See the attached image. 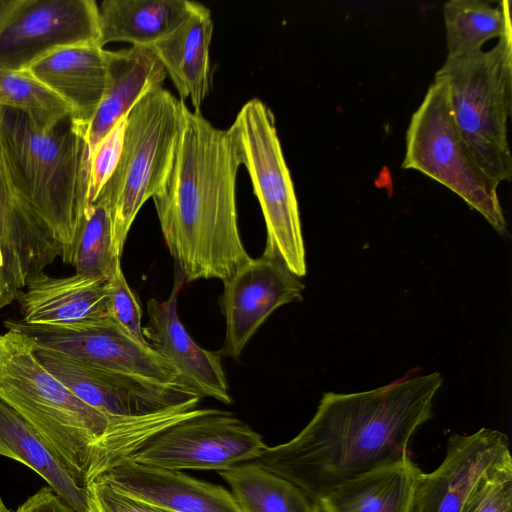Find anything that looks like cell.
<instances>
[{
	"mask_svg": "<svg viewBox=\"0 0 512 512\" xmlns=\"http://www.w3.org/2000/svg\"><path fill=\"white\" fill-rule=\"evenodd\" d=\"M442 383L434 372L364 392H327L293 439L267 446L253 462L316 502L343 481L410 457V439L432 417Z\"/></svg>",
	"mask_w": 512,
	"mask_h": 512,
	"instance_id": "obj_1",
	"label": "cell"
},
{
	"mask_svg": "<svg viewBox=\"0 0 512 512\" xmlns=\"http://www.w3.org/2000/svg\"><path fill=\"white\" fill-rule=\"evenodd\" d=\"M240 166L229 129L216 128L185 105L171 171L152 198L165 244L184 282H224L252 259L238 227Z\"/></svg>",
	"mask_w": 512,
	"mask_h": 512,
	"instance_id": "obj_2",
	"label": "cell"
},
{
	"mask_svg": "<svg viewBox=\"0 0 512 512\" xmlns=\"http://www.w3.org/2000/svg\"><path fill=\"white\" fill-rule=\"evenodd\" d=\"M0 401L35 429L85 489L155 435L186 418L181 409L139 418L107 417L44 368L34 355L32 340L12 329L0 335Z\"/></svg>",
	"mask_w": 512,
	"mask_h": 512,
	"instance_id": "obj_3",
	"label": "cell"
},
{
	"mask_svg": "<svg viewBox=\"0 0 512 512\" xmlns=\"http://www.w3.org/2000/svg\"><path fill=\"white\" fill-rule=\"evenodd\" d=\"M86 129L73 115L42 126L2 107L0 145L12 186L59 242L67 264L89 204Z\"/></svg>",
	"mask_w": 512,
	"mask_h": 512,
	"instance_id": "obj_4",
	"label": "cell"
},
{
	"mask_svg": "<svg viewBox=\"0 0 512 512\" xmlns=\"http://www.w3.org/2000/svg\"><path fill=\"white\" fill-rule=\"evenodd\" d=\"M436 76L447 84L455 122L478 166L497 188L511 180L512 27L488 51L446 59Z\"/></svg>",
	"mask_w": 512,
	"mask_h": 512,
	"instance_id": "obj_5",
	"label": "cell"
},
{
	"mask_svg": "<svg viewBox=\"0 0 512 512\" xmlns=\"http://www.w3.org/2000/svg\"><path fill=\"white\" fill-rule=\"evenodd\" d=\"M184 106L183 100L160 88L142 97L126 116L120 160L99 194L110 208L113 247L119 257L139 210L169 176Z\"/></svg>",
	"mask_w": 512,
	"mask_h": 512,
	"instance_id": "obj_6",
	"label": "cell"
},
{
	"mask_svg": "<svg viewBox=\"0 0 512 512\" xmlns=\"http://www.w3.org/2000/svg\"><path fill=\"white\" fill-rule=\"evenodd\" d=\"M228 129L263 213V254L280 259L297 277L304 276L305 248L298 203L274 114L262 100L253 98L242 106Z\"/></svg>",
	"mask_w": 512,
	"mask_h": 512,
	"instance_id": "obj_7",
	"label": "cell"
},
{
	"mask_svg": "<svg viewBox=\"0 0 512 512\" xmlns=\"http://www.w3.org/2000/svg\"><path fill=\"white\" fill-rule=\"evenodd\" d=\"M403 169L427 175L459 195L500 234L507 231L497 187L473 158L455 122L445 80L435 75L406 133Z\"/></svg>",
	"mask_w": 512,
	"mask_h": 512,
	"instance_id": "obj_8",
	"label": "cell"
},
{
	"mask_svg": "<svg viewBox=\"0 0 512 512\" xmlns=\"http://www.w3.org/2000/svg\"><path fill=\"white\" fill-rule=\"evenodd\" d=\"M267 445L234 415L205 408L151 438L130 458L170 470H227L257 459Z\"/></svg>",
	"mask_w": 512,
	"mask_h": 512,
	"instance_id": "obj_9",
	"label": "cell"
},
{
	"mask_svg": "<svg viewBox=\"0 0 512 512\" xmlns=\"http://www.w3.org/2000/svg\"><path fill=\"white\" fill-rule=\"evenodd\" d=\"M94 0H6L0 12V69L23 71L62 47L97 44Z\"/></svg>",
	"mask_w": 512,
	"mask_h": 512,
	"instance_id": "obj_10",
	"label": "cell"
},
{
	"mask_svg": "<svg viewBox=\"0 0 512 512\" xmlns=\"http://www.w3.org/2000/svg\"><path fill=\"white\" fill-rule=\"evenodd\" d=\"M33 352L75 396L109 418H139L181 407L197 408L200 400L178 384L99 368L34 343Z\"/></svg>",
	"mask_w": 512,
	"mask_h": 512,
	"instance_id": "obj_11",
	"label": "cell"
},
{
	"mask_svg": "<svg viewBox=\"0 0 512 512\" xmlns=\"http://www.w3.org/2000/svg\"><path fill=\"white\" fill-rule=\"evenodd\" d=\"M4 325L23 333L38 347L89 365L183 386L174 370L150 345L133 340L111 318L69 325L8 320Z\"/></svg>",
	"mask_w": 512,
	"mask_h": 512,
	"instance_id": "obj_12",
	"label": "cell"
},
{
	"mask_svg": "<svg viewBox=\"0 0 512 512\" xmlns=\"http://www.w3.org/2000/svg\"><path fill=\"white\" fill-rule=\"evenodd\" d=\"M220 308L226 330L221 356L238 359L266 319L282 305L302 300L304 285L278 258L262 254L223 282Z\"/></svg>",
	"mask_w": 512,
	"mask_h": 512,
	"instance_id": "obj_13",
	"label": "cell"
},
{
	"mask_svg": "<svg viewBox=\"0 0 512 512\" xmlns=\"http://www.w3.org/2000/svg\"><path fill=\"white\" fill-rule=\"evenodd\" d=\"M510 456L508 437L500 431L452 434L443 462L430 473L422 472L411 512H461L480 477Z\"/></svg>",
	"mask_w": 512,
	"mask_h": 512,
	"instance_id": "obj_14",
	"label": "cell"
},
{
	"mask_svg": "<svg viewBox=\"0 0 512 512\" xmlns=\"http://www.w3.org/2000/svg\"><path fill=\"white\" fill-rule=\"evenodd\" d=\"M184 279L176 275L166 300L147 302L148 323L143 333L151 348L174 370L181 384L201 397H210L224 404L232 398L219 351L199 346L181 322L177 300Z\"/></svg>",
	"mask_w": 512,
	"mask_h": 512,
	"instance_id": "obj_15",
	"label": "cell"
},
{
	"mask_svg": "<svg viewBox=\"0 0 512 512\" xmlns=\"http://www.w3.org/2000/svg\"><path fill=\"white\" fill-rule=\"evenodd\" d=\"M56 243L14 190L0 145V309L12 303L28 278L51 264Z\"/></svg>",
	"mask_w": 512,
	"mask_h": 512,
	"instance_id": "obj_16",
	"label": "cell"
},
{
	"mask_svg": "<svg viewBox=\"0 0 512 512\" xmlns=\"http://www.w3.org/2000/svg\"><path fill=\"white\" fill-rule=\"evenodd\" d=\"M99 476L128 497L166 512H241L232 493L219 485L130 457Z\"/></svg>",
	"mask_w": 512,
	"mask_h": 512,
	"instance_id": "obj_17",
	"label": "cell"
},
{
	"mask_svg": "<svg viewBox=\"0 0 512 512\" xmlns=\"http://www.w3.org/2000/svg\"><path fill=\"white\" fill-rule=\"evenodd\" d=\"M28 324L69 325L111 318L107 279L75 273L51 277L32 274L16 299Z\"/></svg>",
	"mask_w": 512,
	"mask_h": 512,
	"instance_id": "obj_18",
	"label": "cell"
},
{
	"mask_svg": "<svg viewBox=\"0 0 512 512\" xmlns=\"http://www.w3.org/2000/svg\"><path fill=\"white\" fill-rule=\"evenodd\" d=\"M58 95L74 118L88 125L102 99L108 74V50L97 44L59 48L23 70Z\"/></svg>",
	"mask_w": 512,
	"mask_h": 512,
	"instance_id": "obj_19",
	"label": "cell"
},
{
	"mask_svg": "<svg viewBox=\"0 0 512 512\" xmlns=\"http://www.w3.org/2000/svg\"><path fill=\"white\" fill-rule=\"evenodd\" d=\"M167 73L150 47L108 51V74L99 106L87 125L90 154L101 139L127 116L147 93L163 88Z\"/></svg>",
	"mask_w": 512,
	"mask_h": 512,
	"instance_id": "obj_20",
	"label": "cell"
},
{
	"mask_svg": "<svg viewBox=\"0 0 512 512\" xmlns=\"http://www.w3.org/2000/svg\"><path fill=\"white\" fill-rule=\"evenodd\" d=\"M212 34L210 10L195 2L190 13L174 30L150 47L181 100L189 99L197 113H200L212 85L209 56Z\"/></svg>",
	"mask_w": 512,
	"mask_h": 512,
	"instance_id": "obj_21",
	"label": "cell"
},
{
	"mask_svg": "<svg viewBox=\"0 0 512 512\" xmlns=\"http://www.w3.org/2000/svg\"><path fill=\"white\" fill-rule=\"evenodd\" d=\"M421 474L407 457L335 485L316 503L319 512H411Z\"/></svg>",
	"mask_w": 512,
	"mask_h": 512,
	"instance_id": "obj_22",
	"label": "cell"
},
{
	"mask_svg": "<svg viewBox=\"0 0 512 512\" xmlns=\"http://www.w3.org/2000/svg\"><path fill=\"white\" fill-rule=\"evenodd\" d=\"M0 455L31 468L77 512H96L88 489L76 484L49 444L26 420L2 401Z\"/></svg>",
	"mask_w": 512,
	"mask_h": 512,
	"instance_id": "obj_23",
	"label": "cell"
},
{
	"mask_svg": "<svg viewBox=\"0 0 512 512\" xmlns=\"http://www.w3.org/2000/svg\"><path fill=\"white\" fill-rule=\"evenodd\" d=\"M188 0H105L98 5V46L127 42L151 47L170 34L194 6Z\"/></svg>",
	"mask_w": 512,
	"mask_h": 512,
	"instance_id": "obj_24",
	"label": "cell"
},
{
	"mask_svg": "<svg viewBox=\"0 0 512 512\" xmlns=\"http://www.w3.org/2000/svg\"><path fill=\"white\" fill-rule=\"evenodd\" d=\"M218 473L241 512H319L317 503L299 487L253 461Z\"/></svg>",
	"mask_w": 512,
	"mask_h": 512,
	"instance_id": "obj_25",
	"label": "cell"
},
{
	"mask_svg": "<svg viewBox=\"0 0 512 512\" xmlns=\"http://www.w3.org/2000/svg\"><path fill=\"white\" fill-rule=\"evenodd\" d=\"M447 58L456 59L482 50L485 42L511 28L510 1L493 5L483 0H450L443 7Z\"/></svg>",
	"mask_w": 512,
	"mask_h": 512,
	"instance_id": "obj_26",
	"label": "cell"
},
{
	"mask_svg": "<svg viewBox=\"0 0 512 512\" xmlns=\"http://www.w3.org/2000/svg\"><path fill=\"white\" fill-rule=\"evenodd\" d=\"M113 247V226L107 200L99 195L88 204L68 264L75 273L108 279L120 261Z\"/></svg>",
	"mask_w": 512,
	"mask_h": 512,
	"instance_id": "obj_27",
	"label": "cell"
},
{
	"mask_svg": "<svg viewBox=\"0 0 512 512\" xmlns=\"http://www.w3.org/2000/svg\"><path fill=\"white\" fill-rule=\"evenodd\" d=\"M0 107L22 111L42 126L74 116L65 101L26 71L0 69Z\"/></svg>",
	"mask_w": 512,
	"mask_h": 512,
	"instance_id": "obj_28",
	"label": "cell"
},
{
	"mask_svg": "<svg viewBox=\"0 0 512 512\" xmlns=\"http://www.w3.org/2000/svg\"><path fill=\"white\" fill-rule=\"evenodd\" d=\"M461 512H512L511 456L493 465L480 477Z\"/></svg>",
	"mask_w": 512,
	"mask_h": 512,
	"instance_id": "obj_29",
	"label": "cell"
},
{
	"mask_svg": "<svg viewBox=\"0 0 512 512\" xmlns=\"http://www.w3.org/2000/svg\"><path fill=\"white\" fill-rule=\"evenodd\" d=\"M107 289L111 319L133 340L149 345L143 333L141 306L126 281L120 261L107 279Z\"/></svg>",
	"mask_w": 512,
	"mask_h": 512,
	"instance_id": "obj_30",
	"label": "cell"
},
{
	"mask_svg": "<svg viewBox=\"0 0 512 512\" xmlns=\"http://www.w3.org/2000/svg\"><path fill=\"white\" fill-rule=\"evenodd\" d=\"M126 116L96 145L89 158V203L95 201L111 178L121 157Z\"/></svg>",
	"mask_w": 512,
	"mask_h": 512,
	"instance_id": "obj_31",
	"label": "cell"
},
{
	"mask_svg": "<svg viewBox=\"0 0 512 512\" xmlns=\"http://www.w3.org/2000/svg\"><path fill=\"white\" fill-rule=\"evenodd\" d=\"M87 489L96 512H166L128 497L102 476L91 481Z\"/></svg>",
	"mask_w": 512,
	"mask_h": 512,
	"instance_id": "obj_32",
	"label": "cell"
},
{
	"mask_svg": "<svg viewBox=\"0 0 512 512\" xmlns=\"http://www.w3.org/2000/svg\"><path fill=\"white\" fill-rule=\"evenodd\" d=\"M15 512H77L50 487H42L28 497Z\"/></svg>",
	"mask_w": 512,
	"mask_h": 512,
	"instance_id": "obj_33",
	"label": "cell"
},
{
	"mask_svg": "<svg viewBox=\"0 0 512 512\" xmlns=\"http://www.w3.org/2000/svg\"><path fill=\"white\" fill-rule=\"evenodd\" d=\"M0 512H11L6 505L4 504L2 498L0 497Z\"/></svg>",
	"mask_w": 512,
	"mask_h": 512,
	"instance_id": "obj_34",
	"label": "cell"
},
{
	"mask_svg": "<svg viewBox=\"0 0 512 512\" xmlns=\"http://www.w3.org/2000/svg\"><path fill=\"white\" fill-rule=\"evenodd\" d=\"M5 1H6V0H0V12H1V10H2V8H3L4 4H5Z\"/></svg>",
	"mask_w": 512,
	"mask_h": 512,
	"instance_id": "obj_35",
	"label": "cell"
},
{
	"mask_svg": "<svg viewBox=\"0 0 512 512\" xmlns=\"http://www.w3.org/2000/svg\"><path fill=\"white\" fill-rule=\"evenodd\" d=\"M1 115H2V107H0V122H1Z\"/></svg>",
	"mask_w": 512,
	"mask_h": 512,
	"instance_id": "obj_36",
	"label": "cell"
}]
</instances>
